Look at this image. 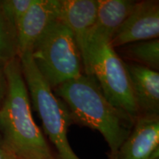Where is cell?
<instances>
[{
	"mask_svg": "<svg viewBox=\"0 0 159 159\" xmlns=\"http://www.w3.org/2000/svg\"><path fill=\"white\" fill-rule=\"evenodd\" d=\"M154 159H159V157H157V158H154Z\"/></svg>",
	"mask_w": 159,
	"mask_h": 159,
	"instance_id": "e0dca14e",
	"label": "cell"
},
{
	"mask_svg": "<svg viewBox=\"0 0 159 159\" xmlns=\"http://www.w3.org/2000/svg\"><path fill=\"white\" fill-rule=\"evenodd\" d=\"M65 102L73 124L98 130L110 148L116 152L132 130L135 120L108 100L93 75L83 74L53 89Z\"/></svg>",
	"mask_w": 159,
	"mask_h": 159,
	"instance_id": "6da1fadb",
	"label": "cell"
},
{
	"mask_svg": "<svg viewBox=\"0 0 159 159\" xmlns=\"http://www.w3.org/2000/svg\"><path fill=\"white\" fill-rule=\"evenodd\" d=\"M84 74L96 78L103 94L133 119L139 116L125 61L104 38L90 32L82 52Z\"/></svg>",
	"mask_w": 159,
	"mask_h": 159,
	"instance_id": "3957f363",
	"label": "cell"
},
{
	"mask_svg": "<svg viewBox=\"0 0 159 159\" xmlns=\"http://www.w3.org/2000/svg\"><path fill=\"white\" fill-rule=\"evenodd\" d=\"M19 57L17 30L5 14L0 0V66Z\"/></svg>",
	"mask_w": 159,
	"mask_h": 159,
	"instance_id": "4fadbf2b",
	"label": "cell"
},
{
	"mask_svg": "<svg viewBox=\"0 0 159 159\" xmlns=\"http://www.w3.org/2000/svg\"><path fill=\"white\" fill-rule=\"evenodd\" d=\"M125 62L133 63L158 71L159 39L138 41L114 49Z\"/></svg>",
	"mask_w": 159,
	"mask_h": 159,
	"instance_id": "7c38bea8",
	"label": "cell"
},
{
	"mask_svg": "<svg viewBox=\"0 0 159 159\" xmlns=\"http://www.w3.org/2000/svg\"><path fill=\"white\" fill-rule=\"evenodd\" d=\"M58 16V0H34L17 27L19 57L32 49Z\"/></svg>",
	"mask_w": 159,
	"mask_h": 159,
	"instance_id": "ba28073f",
	"label": "cell"
},
{
	"mask_svg": "<svg viewBox=\"0 0 159 159\" xmlns=\"http://www.w3.org/2000/svg\"><path fill=\"white\" fill-rule=\"evenodd\" d=\"M0 159H17L16 156L5 147L0 136Z\"/></svg>",
	"mask_w": 159,
	"mask_h": 159,
	"instance_id": "2e32d148",
	"label": "cell"
},
{
	"mask_svg": "<svg viewBox=\"0 0 159 159\" xmlns=\"http://www.w3.org/2000/svg\"><path fill=\"white\" fill-rule=\"evenodd\" d=\"M34 64L52 90L84 74L82 55L70 29L59 20L49 25L31 50Z\"/></svg>",
	"mask_w": 159,
	"mask_h": 159,
	"instance_id": "277c9868",
	"label": "cell"
},
{
	"mask_svg": "<svg viewBox=\"0 0 159 159\" xmlns=\"http://www.w3.org/2000/svg\"><path fill=\"white\" fill-rule=\"evenodd\" d=\"M139 116L159 115V72L136 63L125 62Z\"/></svg>",
	"mask_w": 159,
	"mask_h": 159,
	"instance_id": "30bf717a",
	"label": "cell"
},
{
	"mask_svg": "<svg viewBox=\"0 0 159 159\" xmlns=\"http://www.w3.org/2000/svg\"><path fill=\"white\" fill-rule=\"evenodd\" d=\"M159 157V115H140L130 133L109 159H154Z\"/></svg>",
	"mask_w": 159,
	"mask_h": 159,
	"instance_id": "52a82bcc",
	"label": "cell"
},
{
	"mask_svg": "<svg viewBox=\"0 0 159 159\" xmlns=\"http://www.w3.org/2000/svg\"><path fill=\"white\" fill-rule=\"evenodd\" d=\"M96 22L90 32L110 41L119 27L132 12L136 1L98 0Z\"/></svg>",
	"mask_w": 159,
	"mask_h": 159,
	"instance_id": "8fae6325",
	"label": "cell"
},
{
	"mask_svg": "<svg viewBox=\"0 0 159 159\" xmlns=\"http://www.w3.org/2000/svg\"><path fill=\"white\" fill-rule=\"evenodd\" d=\"M159 37V2H136L134 9L119 27L109 44L112 48L156 39Z\"/></svg>",
	"mask_w": 159,
	"mask_h": 159,
	"instance_id": "8992f818",
	"label": "cell"
},
{
	"mask_svg": "<svg viewBox=\"0 0 159 159\" xmlns=\"http://www.w3.org/2000/svg\"><path fill=\"white\" fill-rule=\"evenodd\" d=\"M34 0H2L5 14L17 27Z\"/></svg>",
	"mask_w": 159,
	"mask_h": 159,
	"instance_id": "5bb4252c",
	"label": "cell"
},
{
	"mask_svg": "<svg viewBox=\"0 0 159 159\" xmlns=\"http://www.w3.org/2000/svg\"><path fill=\"white\" fill-rule=\"evenodd\" d=\"M7 92V80L5 66H0V108L5 100Z\"/></svg>",
	"mask_w": 159,
	"mask_h": 159,
	"instance_id": "9a60e30c",
	"label": "cell"
},
{
	"mask_svg": "<svg viewBox=\"0 0 159 159\" xmlns=\"http://www.w3.org/2000/svg\"><path fill=\"white\" fill-rule=\"evenodd\" d=\"M7 92L0 108V136L17 159H56L31 112L19 57L5 65Z\"/></svg>",
	"mask_w": 159,
	"mask_h": 159,
	"instance_id": "7a4b0ae2",
	"label": "cell"
},
{
	"mask_svg": "<svg viewBox=\"0 0 159 159\" xmlns=\"http://www.w3.org/2000/svg\"><path fill=\"white\" fill-rule=\"evenodd\" d=\"M98 6V0H58L57 20L72 32L81 55L87 37L96 22Z\"/></svg>",
	"mask_w": 159,
	"mask_h": 159,
	"instance_id": "9c48e42d",
	"label": "cell"
},
{
	"mask_svg": "<svg viewBox=\"0 0 159 159\" xmlns=\"http://www.w3.org/2000/svg\"><path fill=\"white\" fill-rule=\"evenodd\" d=\"M21 71L30 102L41 119L45 134L56 149V159H80L71 149L67 133L73 124L70 112L63 101L55 96L32 58L31 52L19 57Z\"/></svg>",
	"mask_w": 159,
	"mask_h": 159,
	"instance_id": "5b68a950",
	"label": "cell"
}]
</instances>
